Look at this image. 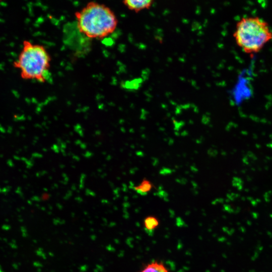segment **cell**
<instances>
[{
  "instance_id": "3",
  "label": "cell",
  "mask_w": 272,
  "mask_h": 272,
  "mask_svg": "<svg viewBox=\"0 0 272 272\" xmlns=\"http://www.w3.org/2000/svg\"><path fill=\"white\" fill-rule=\"evenodd\" d=\"M233 37L244 52L252 55L272 39V31L268 24L260 18L244 17L237 22Z\"/></svg>"
},
{
  "instance_id": "7",
  "label": "cell",
  "mask_w": 272,
  "mask_h": 272,
  "mask_svg": "<svg viewBox=\"0 0 272 272\" xmlns=\"http://www.w3.org/2000/svg\"><path fill=\"white\" fill-rule=\"evenodd\" d=\"M159 224L158 219L153 216H148L144 220V227L148 232L154 231L158 227Z\"/></svg>"
},
{
  "instance_id": "5",
  "label": "cell",
  "mask_w": 272,
  "mask_h": 272,
  "mask_svg": "<svg viewBox=\"0 0 272 272\" xmlns=\"http://www.w3.org/2000/svg\"><path fill=\"white\" fill-rule=\"evenodd\" d=\"M140 272H170L161 262L154 261L146 265Z\"/></svg>"
},
{
  "instance_id": "4",
  "label": "cell",
  "mask_w": 272,
  "mask_h": 272,
  "mask_svg": "<svg viewBox=\"0 0 272 272\" xmlns=\"http://www.w3.org/2000/svg\"><path fill=\"white\" fill-rule=\"evenodd\" d=\"M153 2L152 0H125L123 4L129 10L138 12L150 8Z\"/></svg>"
},
{
  "instance_id": "6",
  "label": "cell",
  "mask_w": 272,
  "mask_h": 272,
  "mask_svg": "<svg viewBox=\"0 0 272 272\" xmlns=\"http://www.w3.org/2000/svg\"><path fill=\"white\" fill-rule=\"evenodd\" d=\"M154 187L152 182L146 178H144L138 184L134 186L133 189L138 193L145 195L150 192Z\"/></svg>"
},
{
  "instance_id": "1",
  "label": "cell",
  "mask_w": 272,
  "mask_h": 272,
  "mask_svg": "<svg viewBox=\"0 0 272 272\" xmlns=\"http://www.w3.org/2000/svg\"><path fill=\"white\" fill-rule=\"evenodd\" d=\"M78 31L88 39H102L116 29L118 20L108 7L96 2L87 3L75 13Z\"/></svg>"
},
{
  "instance_id": "2",
  "label": "cell",
  "mask_w": 272,
  "mask_h": 272,
  "mask_svg": "<svg viewBox=\"0 0 272 272\" xmlns=\"http://www.w3.org/2000/svg\"><path fill=\"white\" fill-rule=\"evenodd\" d=\"M51 60L50 55L43 45L25 40L14 66L20 71L22 79L44 83L47 81Z\"/></svg>"
}]
</instances>
